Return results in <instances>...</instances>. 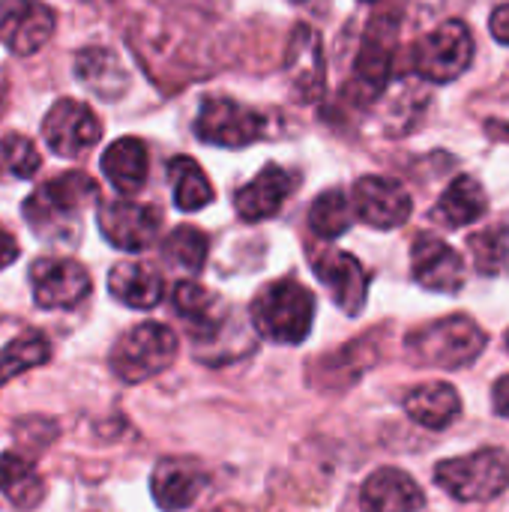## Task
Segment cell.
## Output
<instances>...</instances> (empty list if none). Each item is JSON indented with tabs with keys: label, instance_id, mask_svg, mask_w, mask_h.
Instances as JSON below:
<instances>
[{
	"label": "cell",
	"instance_id": "5bb4252c",
	"mask_svg": "<svg viewBox=\"0 0 509 512\" xmlns=\"http://www.w3.org/2000/svg\"><path fill=\"white\" fill-rule=\"evenodd\" d=\"M54 33V9L42 0H0V39L18 54H36Z\"/></svg>",
	"mask_w": 509,
	"mask_h": 512
},
{
	"label": "cell",
	"instance_id": "4fadbf2b",
	"mask_svg": "<svg viewBox=\"0 0 509 512\" xmlns=\"http://www.w3.org/2000/svg\"><path fill=\"white\" fill-rule=\"evenodd\" d=\"M396 21L393 18H375V24L366 33V42L357 54V66H354V96L363 102H372L375 96L384 93L387 81H390V69H393V54H396Z\"/></svg>",
	"mask_w": 509,
	"mask_h": 512
},
{
	"label": "cell",
	"instance_id": "e575fe53",
	"mask_svg": "<svg viewBox=\"0 0 509 512\" xmlns=\"http://www.w3.org/2000/svg\"><path fill=\"white\" fill-rule=\"evenodd\" d=\"M15 258H18V243H15V237H12L9 231L0 228V270H6L9 264H15Z\"/></svg>",
	"mask_w": 509,
	"mask_h": 512
},
{
	"label": "cell",
	"instance_id": "9a60e30c",
	"mask_svg": "<svg viewBox=\"0 0 509 512\" xmlns=\"http://www.w3.org/2000/svg\"><path fill=\"white\" fill-rule=\"evenodd\" d=\"M312 267H315V276L321 279V285L330 291L333 303L345 315L354 318L363 312L366 297H369V273L351 252L327 249L312 258Z\"/></svg>",
	"mask_w": 509,
	"mask_h": 512
},
{
	"label": "cell",
	"instance_id": "30bf717a",
	"mask_svg": "<svg viewBox=\"0 0 509 512\" xmlns=\"http://www.w3.org/2000/svg\"><path fill=\"white\" fill-rule=\"evenodd\" d=\"M102 135V126L96 114L78 102V99H60L51 105V111L42 120V138L51 153L63 159H75L84 150H90Z\"/></svg>",
	"mask_w": 509,
	"mask_h": 512
},
{
	"label": "cell",
	"instance_id": "8d00e7d4",
	"mask_svg": "<svg viewBox=\"0 0 509 512\" xmlns=\"http://www.w3.org/2000/svg\"><path fill=\"white\" fill-rule=\"evenodd\" d=\"M507 351H509V330H507Z\"/></svg>",
	"mask_w": 509,
	"mask_h": 512
},
{
	"label": "cell",
	"instance_id": "d6a6232c",
	"mask_svg": "<svg viewBox=\"0 0 509 512\" xmlns=\"http://www.w3.org/2000/svg\"><path fill=\"white\" fill-rule=\"evenodd\" d=\"M489 30H492V36H495L501 45H509V3L498 6V9L492 12Z\"/></svg>",
	"mask_w": 509,
	"mask_h": 512
},
{
	"label": "cell",
	"instance_id": "9c48e42d",
	"mask_svg": "<svg viewBox=\"0 0 509 512\" xmlns=\"http://www.w3.org/2000/svg\"><path fill=\"white\" fill-rule=\"evenodd\" d=\"M30 288L39 309H75L87 300L90 273L69 258H39L30 267Z\"/></svg>",
	"mask_w": 509,
	"mask_h": 512
},
{
	"label": "cell",
	"instance_id": "6da1fadb",
	"mask_svg": "<svg viewBox=\"0 0 509 512\" xmlns=\"http://www.w3.org/2000/svg\"><path fill=\"white\" fill-rule=\"evenodd\" d=\"M99 198V186L84 171H66L42 183L24 201V219L42 240H72L81 213Z\"/></svg>",
	"mask_w": 509,
	"mask_h": 512
},
{
	"label": "cell",
	"instance_id": "f1b7e54d",
	"mask_svg": "<svg viewBox=\"0 0 509 512\" xmlns=\"http://www.w3.org/2000/svg\"><path fill=\"white\" fill-rule=\"evenodd\" d=\"M51 360V345L42 333L27 330L21 336H15L3 351H0V387L9 384L12 378H18L27 369H36L42 363Z\"/></svg>",
	"mask_w": 509,
	"mask_h": 512
},
{
	"label": "cell",
	"instance_id": "ffe728a7",
	"mask_svg": "<svg viewBox=\"0 0 509 512\" xmlns=\"http://www.w3.org/2000/svg\"><path fill=\"white\" fill-rule=\"evenodd\" d=\"M75 78L105 102H114L129 90V69L111 48L102 45L75 54Z\"/></svg>",
	"mask_w": 509,
	"mask_h": 512
},
{
	"label": "cell",
	"instance_id": "7a4b0ae2",
	"mask_svg": "<svg viewBox=\"0 0 509 512\" xmlns=\"http://www.w3.org/2000/svg\"><path fill=\"white\" fill-rule=\"evenodd\" d=\"M486 345H489L486 330L468 315L438 318L426 327L411 330L405 339V351L417 366L447 369V372H462L474 366L486 351Z\"/></svg>",
	"mask_w": 509,
	"mask_h": 512
},
{
	"label": "cell",
	"instance_id": "7402d4cb",
	"mask_svg": "<svg viewBox=\"0 0 509 512\" xmlns=\"http://www.w3.org/2000/svg\"><path fill=\"white\" fill-rule=\"evenodd\" d=\"M405 414L423 426V429H432V432H441L447 426H453L462 414V396L456 387L444 384V381H429V384H420L414 387L408 396H405Z\"/></svg>",
	"mask_w": 509,
	"mask_h": 512
},
{
	"label": "cell",
	"instance_id": "52a82bcc",
	"mask_svg": "<svg viewBox=\"0 0 509 512\" xmlns=\"http://www.w3.org/2000/svg\"><path fill=\"white\" fill-rule=\"evenodd\" d=\"M474 60V39L462 21H444L432 33H426L417 45L414 63L426 81L447 84L456 81Z\"/></svg>",
	"mask_w": 509,
	"mask_h": 512
},
{
	"label": "cell",
	"instance_id": "4316f807",
	"mask_svg": "<svg viewBox=\"0 0 509 512\" xmlns=\"http://www.w3.org/2000/svg\"><path fill=\"white\" fill-rule=\"evenodd\" d=\"M168 180L174 186V204L183 213H195L204 210L207 204H213V186L207 180V174L201 171V165L189 156H177L168 162Z\"/></svg>",
	"mask_w": 509,
	"mask_h": 512
},
{
	"label": "cell",
	"instance_id": "44dd1931",
	"mask_svg": "<svg viewBox=\"0 0 509 512\" xmlns=\"http://www.w3.org/2000/svg\"><path fill=\"white\" fill-rule=\"evenodd\" d=\"M171 306L174 312L183 318V324L189 327L192 339H198L201 345L216 339L219 330L225 327V318H222V309H219V300L213 291H207L204 285L186 279V282H177L174 294H171Z\"/></svg>",
	"mask_w": 509,
	"mask_h": 512
},
{
	"label": "cell",
	"instance_id": "5b68a950",
	"mask_svg": "<svg viewBox=\"0 0 509 512\" xmlns=\"http://www.w3.org/2000/svg\"><path fill=\"white\" fill-rule=\"evenodd\" d=\"M435 483L462 504H486L509 486V459L504 450H477L459 459H444L435 468Z\"/></svg>",
	"mask_w": 509,
	"mask_h": 512
},
{
	"label": "cell",
	"instance_id": "1f68e13d",
	"mask_svg": "<svg viewBox=\"0 0 509 512\" xmlns=\"http://www.w3.org/2000/svg\"><path fill=\"white\" fill-rule=\"evenodd\" d=\"M42 159L30 138L18 132L0 135V180H27L39 171Z\"/></svg>",
	"mask_w": 509,
	"mask_h": 512
},
{
	"label": "cell",
	"instance_id": "ac0fdd59",
	"mask_svg": "<svg viewBox=\"0 0 509 512\" xmlns=\"http://www.w3.org/2000/svg\"><path fill=\"white\" fill-rule=\"evenodd\" d=\"M288 78L291 87L297 90L300 99H318L324 93L327 81V63H324V48L321 36L312 27H297L288 45Z\"/></svg>",
	"mask_w": 509,
	"mask_h": 512
},
{
	"label": "cell",
	"instance_id": "3957f363",
	"mask_svg": "<svg viewBox=\"0 0 509 512\" xmlns=\"http://www.w3.org/2000/svg\"><path fill=\"white\" fill-rule=\"evenodd\" d=\"M252 327L258 336L276 345H300L312 333L315 297L297 279H276L258 291L249 306Z\"/></svg>",
	"mask_w": 509,
	"mask_h": 512
},
{
	"label": "cell",
	"instance_id": "2e32d148",
	"mask_svg": "<svg viewBox=\"0 0 509 512\" xmlns=\"http://www.w3.org/2000/svg\"><path fill=\"white\" fill-rule=\"evenodd\" d=\"M204 486H207L204 471L186 459H162L150 477V495L156 507L165 512H183L195 507Z\"/></svg>",
	"mask_w": 509,
	"mask_h": 512
},
{
	"label": "cell",
	"instance_id": "d4e9b609",
	"mask_svg": "<svg viewBox=\"0 0 509 512\" xmlns=\"http://www.w3.org/2000/svg\"><path fill=\"white\" fill-rule=\"evenodd\" d=\"M489 210V198H486V189L474 180V177H456L444 195L438 198V204L432 207V219L438 225H447V228H465L477 219H483Z\"/></svg>",
	"mask_w": 509,
	"mask_h": 512
},
{
	"label": "cell",
	"instance_id": "d6986e66",
	"mask_svg": "<svg viewBox=\"0 0 509 512\" xmlns=\"http://www.w3.org/2000/svg\"><path fill=\"white\" fill-rule=\"evenodd\" d=\"M291 189H294V177L279 165H267L258 171L255 180H249L243 189H237L234 207H237L240 219L261 222V219H270L282 210Z\"/></svg>",
	"mask_w": 509,
	"mask_h": 512
},
{
	"label": "cell",
	"instance_id": "8992f818",
	"mask_svg": "<svg viewBox=\"0 0 509 512\" xmlns=\"http://www.w3.org/2000/svg\"><path fill=\"white\" fill-rule=\"evenodd\" d=\"M264 132H267V117L261 111L225 96L204 99L195 117V135L204 144H216V147H246L264 138Z\"/></svg>",
	"mask_w": 509,
	"mask_h": 512
},
{
	"label": "cell",
	"instance_id": "836d02e7",
	"mask_svg": "<svg viewBox=\"0 0 509 512\" xmlns=\"http://www.w3.org/2000/svg\"><path fill=\"white\" fill-rule=\"evenodd\" d=\"M492 405H495L498 417L509 420V375L498 378V384L492 387Z\"/></svg>",
	"mask_w": 509,
	"mask_h": 512
},
{
	"label": "cell",
	"instance_id": "4dcf8cb0",
	"mask_svg": "<svg viewBox=\"0 0 509 512\" xmlns=\"http://www.w3.org/2000/svg\"><path fill=\"white\" fill-rule=\"evenodd\" d=\"M351 222H354V207L345 198V192H339V189H327L324 195H318L309 210V228L321 240L342 237L351 228Z\"/></svg>",
	"mask_w": 509,
	"mask_h": 512
},
{
	"label": "cell",
	"instance_id": "8fae6325",
	"mask_svg": "<svg viewBox=\"0 0 509 512\" xmlns=\"http://www.w3.org/2000/svg\"><path fill=\"white\" fill-rule=\"evenodd\" d=\"M351 207L369 228H378V231H393V228L405 225L414 210L408 189L399 180L378 177V174L360 177L354 183Z\"/></svg>",
	"mask_w": 509,
	"mask_h": 512
},
{
	"label": "cell",
	"instance_id": "ba28073f",
	"mask_svg": "<svg viewBox=\"0 0 509 512\" xmlns=\"http://www.w3.org/2000/svg\"><path fill=\"white\" fill-rule=\"evenodd\" d=\"M96 222H99L102 237H105L114 249H123V252H144V249L159 237L162 213H159L156 207H147V204H138V201L117 198V201L99 204Z\"/></svg>",
	"mask_w": 509,
	"mask_h": 512
},
{
	"label": "cell",
	"instance_id": "f546056e",
	"mask_svg": "<svg viewBox=\"0 0 509 512\" xmlns=\"http://www.w3.org/2000/svg\"><path fill=\"white\" fill-rule=\"evenodd\" d=\"M207 252H210V240L204 231H198L195 225H180L174 228L165 243H162V258L186 273H201L207 264Z\"/></svg>",
	"mask_w": 509,
	"mask_h": 512
},
{
	"label": "cell",
	"instance_id": "603a6c76",
	"mask_svg": "<svg viewBox=\"0 0 509 512\" xmlns=\"http://www.w3.org/2000/svg\"><path fill=\"white\" fill-rule=\"evenodd\" d=\"M102 174L120 195H135L144 189L150 174V153L141 138H117L102 153Z\"/></svg>",
	"mask_w": 509,
	"mask_h": 512
},
{
	"label": "cell",
	"instance_id": "e0dca14e",
	"mask_svg": "<svg viewBox=\"0 0 509 512\" xmlns=\"http://www.w3.org/2000/svg\"><path fill=\"white\" fill-rule=\"evenodd\" d=\"M360 507L363 512H420L426 507V495L411 474L399 468H381L363 483Z\"/></svg>",
	"mask_w": 509,
	"mask_h": 512
},
{
	"label": "cell",
	"instance_id": "cb8c5ba5",
	"mask_svg": "<svg viewBox=\"0 0 509 512\" xmlns=\"http://www.w3.org/2000/svg\"><path fill=\"white\" fill-rule=\"evenodd\" d=\"M108 291H111V297L117 303H123L129 309H138V312H147V309H156L162 303L165 282H162V276L153 267L135 264V261H123V264L111 267Z\"/></svg>",
	"mask_w": 509,
	"mask_h": 512
},
{
	"label": "cell",
	"instance_id": "277c9868",
	"mask_svg": "<svg viewBox=\"0 0 509 512\" xmlns=\"http://www.w3.org/2000/svg\"><path fill=\"white\" fill-rule=\"evenodd\" d=\"M177 333L168 324L144 321L123 333V339L111 348V372L123 384H141L162 372H168L177 360Z\"/></svg>",
	"mask_w": 509,
	"mask_h": 512
},
{
	"label": "cell",
	"instance_id": "484cf974",
	"mask_svg": "<svg viewBox=\"0 0 509 512\" xmlns=\"http://www.w3.org/2000/svg\"><path fill=\"white\" fill-rule=\"evenodd\" d=\"M0 495L18 510H33L42 504L45 486H42V477L36 474V468L24 456L3 453L0 456Z\"/></svg>",
	"mask_w": 509,
	"mask_h": 512
},
{
	"label": "cell",
	"instance_id": "7c38bea8",
	"mask_svg": "<svg viewBox=\"0 0 509 512\" xmlns=\"http://www.w3.org/2000/svg\"><path fill=\"white\" fill-rule=\"evenodd\" d=\"M411 273L420 288L435 291V294H459L468 279L462 255L435 234H420L414 240Z\"/></svg>",
	"mask_w": 509,
	"mask_h": 512
},
{
	"label": "cell",
	"instance_id": "d590c367",
	"mask_svg": "<svg viewBox=\"0 0 509 512\" xmlns=\"http://www.w3.org/2000/svg\"><path fill=\"white\" fill-rule=\"evenodd\" d=\"M6 111V81H0V117Z\"/></svg>",
	"mask_w": 509,
	"mask_h": 512
},
{
	"label": "cell",
	"instance_id": "83f0119b",
	"mask_svg": "<svg viewBox=\"0 0 509 512\" xmlns=\"http://www.w3.org/2000/svg\"><path fill=\"white\" fill-rule=\"evenodd\" d=\"M471 261L480 276H509V225H492L468 237Z\"/></svg>",
	"mask_w": 509,
	"mask_h": 512
},
{
	"label": "cell",
	"instance_id": "74e56055",
	"mask_svg": "<svg viewBox=\"0 0 509 512\" xmlns=\"http://www.w3.org/2000/svg\"><path fill=\"white\" fill-rule=\"evenodd\" d=\"M366 3H375V0H366Z\"/></svg>",
	"mask_w": 509,
	"mask_h": 512
}]
</instances>
